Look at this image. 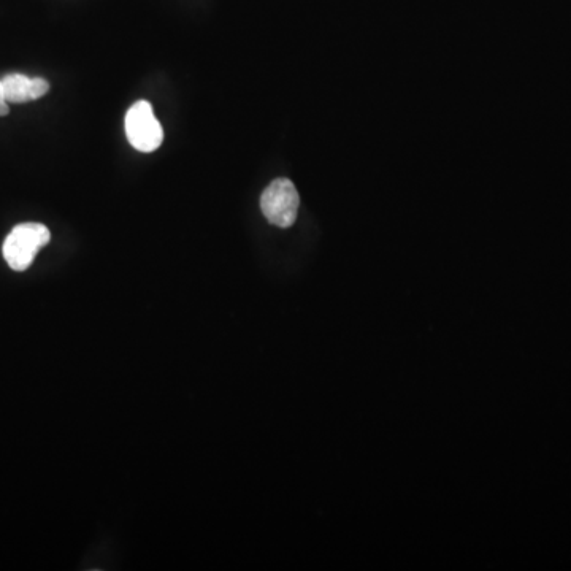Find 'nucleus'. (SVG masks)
Listing matches in <instances>:
<instances>
[{
    "instance_id": "7ed1b4c3",
    "label": "nucleus",
    "mask_w": 571,
    "mask_h": 571,
    "mask_svg": "<svg viewBox=\"0 0 571 571\" xmlns=\"http://www.w3.org/2000/svg\"><path fill=\"white\" fill-rule=\"evenodd\" d=\"M299 207V192L288 178H278L262 192L261 210L273 226L291 227L296 223Z\"/></svg>"
},
{
    "instance_id": "20e7f679",
    "label": "nucleus",
    "mask_w": 571,
    "mask_h": 571,
    "mask_svg": "<svg viewBox=\"0 0 571 571\" xmlns=\"http://www.w3.org/2000/svg\"><path fill=\"white\" fill-rule=\"evenodd\" d=\"M8 104H26L40 99L50 91V83L43 78H29L21 73H10L2 78Z\"/></svg>"
},
{
    "instance_id": "f257e3e1",
    "label": "nucleus",
    "mask_w": 571,
    "mask_h": 571,
    "mask_svg": "<svg viewBox=\"0 0 571 571\" xmlns=\"http://www.w3.org/2000/svg\"><path fill=\"white\" fill-rule=\"evenodd\" d=\"M50 240V229L43 224H20L5 238L2 253H4L5 261L10 265V269L15 270V272H24L31 267L35 256L39 254L43 246L50 243Z\"/></svg>"
},
{
    "instance_id": "39448f33",
    "label": "nucleus",
    "mask_w": 571,
    "mask_h": 571,
    "mask_svg": "<svg viewBox=\"0 0 571 571\" xmlns=\"http://www.w3.org/2000/svg\"><path fill=\"white\" fill-rule=\"evenodd\" d=\"M8 112H10V104L5 99L4 86H2V80H0V116L8 115Z\"/></svg>"
},
{
    "instance_id": "f03ea898",
    "label": "nucleus",
    "mask_w": 571,
    "mask_h": 571,
    "mask_svg": "<svg viewBox=\"0 0 571 571\" xmlns=\"http://www.w3.org/2000/svg\"><path fill=\"white\" fill-rule=\"evenodd\" d=\"M124 127L129 143L142 153H153L164 142V129L146 100H138L129 108Z\"/></svg>"
}]
</instances>
